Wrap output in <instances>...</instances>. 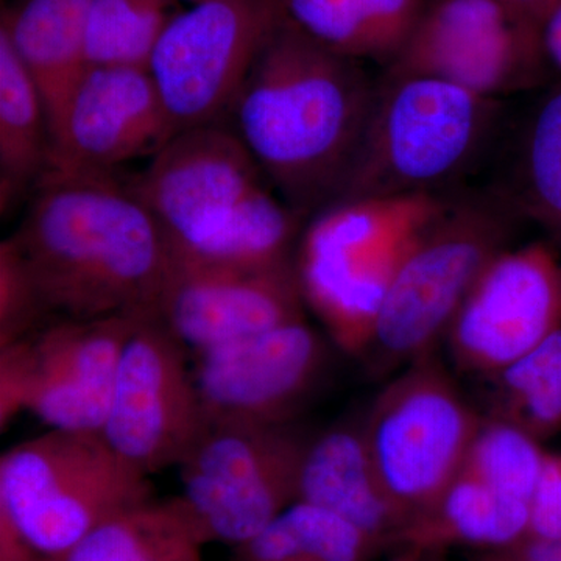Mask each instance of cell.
Wrapping results in <instances>:
<instances>
[{"label":"cell","instance_id":"f1b7e54d","mask_svg":"<svg viewBox=\"0 0 561 561\" xmlns=\"http://www.w3.org/2000/svg\"><path fill=\"white\" fill-rule=\"evenodd\" d=\"M50 316L14 239L0 243V348L27 337Z\"/></svg>","mask_w":561,"mask_h":561},{"label":"cell","instance_id":"4316f807","mask_svg":"<svg viewBox=\"0 0 561 561\" xmlns=\"http://www.w3.org/2000/svg\"><path fill=\"white\" fill-rule=\"evenodd\" d=\"M511 202L561 234V83L538 103L524 131Z\"/></svg>","mask_w":561,"mask_h":561},{"label":"cell","instance_id":"d6986e66","mask_svg":"<svg viewBox=\"0 0 561 561\" xmlns=\"http://www.w3.org/2000/svg\"><path fill=\"white\" fill-rule=\"evenodd\" d=\"M91 0H24L3 13L0 32L9 38L41 92L49 130L77 84L90 69L87 54Z\"/></svg>","mask_w":561,"mask_h":561},{"label":"cell","instance_id":"ba28073f","mask_svg":"<svg viewBox=\"0 0 561 561\" xmlns=\"http://www.w3.org/2000/svg\"><path fill=\"white\" fill-rule=\"evenodd\" d=\"M481 419L434 354L409 364L375 398L362 419L365 440L408 524L463 470Z\"/></svg>","mask_w":561,"mask_h":561},{"label":"cell","instance_id":"30bf717a","mask_svg":"<svg viewBox=\"0 0 561 561\" xmlns=\"http://www.w3.org/2000/svg\"><path fill=\"white\" fill-rule=\"evenodd\" d=\"M140 319H61L0 348V427L31 412L50 430L102 434L125 345Z\"/></svg>","mask_w":561,"mask_h":561},{"label":"cell","instance_id":"5bb4252c","mask_svg":"<svg viewBox=\"0 0 561 561\" xmlns=\"http://www.w3.org/2000/svg\"><path fill=\"white\" fill-rule=\"evenodd\" d=\"M561 328V264L540 242L507 247L491 260L445 342L454 362L496 375Z\"/></svg>","mask_w":561,"mask_h":561},{"label":"cell","instance_id":"7402d4cb","mask_svg":"<svg viewBox=\"0 0 561 561\" xmlns=\"http://www.w3.org/2000/svg\"><path fill=\"white\" fill-rule=\"evenodd\" d=\"M50 171L46 105L9 38L0 32V192L2 209Z\"/></svg>","mask_w":561,"mask_h":561},{"label":"cell","instance_id":"277c9868","mask_svg":"<svg viewBox=\"0 0 561 561\" xmlns=\"http://www.w3.org/2000/svg\"><path fill=\"white\" fill-rule=\"evenodd\" d=\"M153 497L102 434L49 430L0 457V561H65L95 527Z\"/></svg>","mask_w":561,"mask_h":561},{"label":"cell","instance_id":"8fae6325","mask_svg":"<svg viewBox=\"0 0 561 561\" xmlns=\"http://www.w3.org/2000/svg\"><path fill=\"white\" fill-rule=\"evenodd\" d=\"M283 20L280 0H206L169 22L149 72L175 135L228 124L251 66Z\"/></svg>","mask_w":561,"mask_h":561},{"label":"cell","instance_id":"1f68e13d","mask_svg":"<svg viewBox=\"0 0 561 561\" xmlns=\"http://www.w3.org/2000/svg\"><path fill=\"white\" fill-rule=\"evenodd\" d=\"M542 54L546 62L561 77V0H556L540 25Z\"/></svg>","mask_w":561,"mask_h":561},{"label":"cell","instance_id":"3957f363","mask_svg":"<svg viewBox=\"0 0 561 561\" xmlns=\"http://www.w3.org/2000/svg\"><path fill=\"white\" fill-rule=\"evenodd\" d=\"M130 186L173 254L241 267L295 261L305 219L276 197L228 124L176 133Z\"/></svg>","mask_w":561,"mask_h":561},{"label":"cell","instance_id":"8992f818","mask_svg":"<svg viewBox=\"0 0 561 561\" xmlns=\"http://www.w3.org/2000/svg\"><path fill=\"white\" fill-rule=\"evenodd\" d=\"M497 111L500 102L448 81L387 70L334 202L438 195L478 160Z\"/></svg>","mask_w":561,"mask_h":561},{"label":"cell","instance_id":"4fadbf2b","mask_svg":"<svg viewBox=\"0 0 561 561\" xmlns=\"http://www.w3.org/2000/svg\"><path fill=\"white\" fill-rule=\"evenodd\" d=\"M545 62L540 25L501 0H427L387 70L434 77L500 102L535 84Z\"/></svg>","mask_w":561,"mask_h":561},{"label":"cell","instance_id":"d6a6232c","mask_svg":"<svg viewBox=\"0 0 561 561\" xmlns=\"http://www.w3.org/2000/svg\"><path fill=\"white\" fill-rule=\"evenodd\" d=\"M387 561H442L437 559V552L423 551V549L404 548V552Z\"/></svg>","mask_w":561,"mask_h":561},{"label":"cell","instance_id":"5b68a950","mask_svg":"<svg viewBox=\"0 0 561 561\" xmlns=\"http://www.w3.org/2000/svg\"><path fill=\"white\" fill-rule=\"evenodd\" d=\"M442 205L440 195L342 198L311 216L295 271L306 309L337 348L368 353L394 273Z\"/></svg>","mask_w":561,"mask_h":561},{"label":"cell","instance_id":"f546056e","mask_svg":"<svg viewBox=\"0 0 561 561\" xmlns=\"http://www.w3.org/2000/svg\"><path fill=\"white\" fill-rule=\"evenodd\" d=\"M527 537L561 541V453L546 454L529 505Z\"/></svg>","mask_w":561,"mask_h":561},{"label":"cell","instance_id":"9c48e42d","mask_svg":"<svg viewBox=\"0 0 561 561\" xmlns=\"http://www.w3.org/2000/svg\"><path fill=\"white\" fill-rule=\"evenodd\" d=\"M308 440L294 423H205L179 465V497L203 540L239 548L294 504Z\"/></svg>","mask_w":561,"mask_h":561},{"label":"cell","instance_id":"44dd1931","mask_svg":"<svg viewBox=\"0 0 561 561\" xmlns=\"http://www.w3.org/2000/svg\"><path fill=\"white\" fill-rule=\"evenodd\" d=\"M427 0H280L284 18L324 49L389 68Z\"/></svg>","mask_w":561,"mask_h":561},{"label":"cell","instance_id":"d590c367","mask_svg":"<svg viewBox=\"0 0 561 561\" xmlns=\"http://www.w3.org/2000/svg\"><path fill=\"white\" fill-rule=\"evenodd\" d=\"M553 2H556V0H553ZM552 5H553V3H552Z\"/></svg>","mask_w":561,"mask_h":561},{"label":"cell","instance_id":"836d02e7","mask_svg":"<svg viewBox=\"0 0 561 561\" xmlns=\"http://www.w3.org/2000/svg\"><path fill=\"white\" fill-rule=\"evenodd\" d=\"M186 2H191L192 5H195V3L206 2V0H186Z\"/></svg>","mask_w":561,"mask_h":561},{"label":"cell","instance_id":"ac0fdd59","mask_svg":"<svg viewBox=\"0 0 561 561\" xmlns=\"http://www.w3.org/2000/svg\"><path fill=\"white\" fill-rule=\"evenodd\" d=\"M297 501L353 524L379 548L398 546L408 519L383 489L362 420L309 437L298 472Z\"/></svg>","mask_w":561,"mask_h":561},{"label":"cell","instance_id":"9a60e30c","mask_svg":"<svg viewBox=\"0 0 561 561\" xmlns=\"http://www.w3.org/2000/svg\"><path fill=\"white\" fill-rule=\"evenodd\" d=\"M327 341L306 319L192 356L205 423H294L328 367Z\"/></svg>","mask_w":561,"mask_h":561},{"label":"cell","instance_id":"83f0119b","mask_svg":"<svg viewBox=\"0 0 561 561\" xmlns=\"http://www.w3.org/2000/svg\"><path fill=\"white\" fill-rule=\"evenodd\" d=\"M546 454L542 442L529 432L489 413L479 421L461 471L530 505Z\"/></svg>","mask_w":561,"mask_h":561},{"label":"cell","instance_id":"7c38bea8","mask_svg":"<svg viewBox=\"0 0 561 561\" xmlns=\"http://www.w3.org/2000/svg\"><path fill=\"white\" fill-rule=\"evenodd\" d=\"M203 427L190 351L158 317L140 319L122 353L102 437L149 478L179 467Z\"/></svg>","mask_w":561,"mask_h":561},{"label":"cell","instance_id":"cb8c5ba5","mask_svg":"<svg viewBox=\"0 0 561 561\" xmlns=\"http://www.w3.org/2000/svg\"><path fill=\"white\" fill-rule=\"evenodd\" d=\"M379 546L353 524L295 501L260 535L236 548L238 561H368Z\"/></svg>","mask_w":561,"mask_h":561},{"label":"cell","instance_id":"ffe728a7","mask_svg":"<svg viewBox=\"0 0 561 561\" xmlns=\"http://www.w3.org/2000/svg\"><path fill=\"white\" fill-rule=\"evenodd\" d=\"M529 534V504L461 471L434 501L413 516L398 546L440 552L470 546L500 552Z\"/></svg>","mask_w":561,"mask_h":561},{"label":"cell","instance_id":"7a4b0ae2","mask_svg":"<svg viewBox=\"0 0 561 561\" xmlns=\"http://www.w3.org/2000/svg\"><path fill=\"white\" fill-rule=\"evenodd\" d=\"M11 238L61 319L158 317L169 243L130 184L49 172Z\"/></svg>","mask_w":561,"mask_h":561},{"label":"cell","instance_id":"603a6c76","mask_svg":"<svg viewBox=\"0 0 561 561\" xmlns=\"http://www.w3.org/2000/svg\"><path fill=\"white\" fill-rule=\"evenodd\" d=\"M205 545L180 497H150L95 527L65 561H203Z\"/></svg>","mask_w":561,"mask_h":561},{"label":"cell","instance_id":"484cf974","mask_svg":"<svg viewBox=\"0 0 561 561\" xmlns=\"http://www.w3.org/2000/svg\"><path fill=\"white\" fill-rule=\"evenodd\" d=\"M180 11L179 0H91L87 24L90 68L149 69L158 41Z\"/></svg>","mask_w":561,"mask_h":561},{"label":"cell","instance_id":"6da1fadb","mask_svg":"<svg viewBox=\"0 0 561 561\" xmlns=\"http://www.w3.org/2000/svg\"><path fill=\"white\" fill-rule=\"evenodd\" d=\"M376 83L284 18L228 117L279 198L306 219L335 201L359 147Z\"/></svg>","mask_w":561,"mask_h":561},{"label":"cell","instance_id":"2e32d148","mask_svg":"<svg viewBox=\"0 0 561 561\" xmlns=\"http://www.w3.org/2000/svg\"><path fill=\"white\" fill-rule=\"evenodd\" d=\"M305 312L295 261L241 267L172 253L158 319L195 356L306 319Z\"/></svg>","mask_w":561,"mask_h":561},{"label":"cell","instance_id":"4dcf8cb0","mask_svg":"<svg viewBox=\"0 0 561 561\" xmlns=\"http://www.w3.org/2000/svg\"><path fill=\"white\" fill-rule=\"evenodd\" d=\"M491 557L500 561H561V541L526 537Z\"/></svg>","mask_w":561,"mask_h":561},{"label":"cell","instance_id":"e575fe53","mask_svg":"<svg viewBox=\"0 0 561 561\" xmlns=\"http://www.w3.org/2000/svg\"><path fill=\"white\" fill-rule=\"evenodd\" d=\"M485 561H500V560L494 559V557H489V559H486Z\"/></svg>","mask_w":561,"mask_h":561},{"label":"cell","instance_id":"52a82bcc","mask_svg":"<svg viewBox=\"0 0 561 561\" xmlns=\"http://www.w3.org/2000/svg\"><path fill=\"white\" fill-rule=\"evenodd\" d=\"M518 214L508 198L443 201L394 273L368 353L408 365L430 356L486 265L511 247Z\"/></svg>","mask_w":561,"mask_h":561},{"label":"cell","instance_id":"d4e9b609","mask_svg":"<svg viewBox=\"0 0 561 561\" xmlns=\"http://www.w3.org/2000/svg\"><path fill=\"white\" fill-rule=\"evenodd\" d=\"M494 408L545 443L561 431V328L491 376Z\"/></svg>","mask_w":561,"mask_h":561},{"label":"cell","instance_id":"e0dca14e","mask_svg":"<svg viewBox=\"0 0 561 561\" xmlns=\"http://www.w3.org/2000/svg\"><path fill=\"white\" fill-rule=\"evenodd\" d=\"M175 135L149 69L92 66L50 130V171L114 175Z\"/></svg>","mask_w":561,"mask_h":561}]
</instances>
